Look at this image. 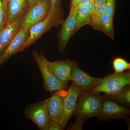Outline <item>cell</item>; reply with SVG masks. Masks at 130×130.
Instances as JSON below:
<instances>
[{"label": "cell", "mask_w": 130, "mask_h": 130, "mask_svg": "<svg viewBox=\"0 0 130 130\" xmlns=\"http://www.w3.org/2000/svg\"><path fill=\"white\" fill-rule=\"evenodd\" d=\"M99 24L100 31L104 32L112 40H113L115 37L113 18L104 13L101 16Z\"/></svg>", "instance_id": "17"}, {"label": "cell", "mask_w": 130, "mask_h": 130, "mask_svg": "<svg viewBox=\"0 0 130 130\" xmlns=\"http://www.w3.org/2000/svg\"><path fill=\"white\" fill-rule=\"evenodd\" d=\"M74 60L70 59L51 62L48 61L47 66L57 79L67 88L70 81Z\"/></svg>", "instance_id": "12"}, {"label": "cell", "mask_w": 130, "mask_h": 130, "mask_svg": "<svg viewBox=\"0 0 130 130\" xmlns=\"http://www.w3.org/2000/svg\"><path fill=\"white\" fill-rule=\"evenodd\" d=\"M25 115L39 129L48 130L50 119L46 100L28 105L26 108Z\"/></svg>", "instance_id": "6"}, {"label": "cell", "mask_w": 130, "mask_h": 130, "mask_svg": "<svg viewBox=\"0 0 130 130\" xmlns=\"http://www.w3.org/2000/svg\"><path fill=\"white\" fill-rule=\"evenodd\" d=\"M103 98L113 101L123 106L129 108L130 107V86L128 85L119 92L112 95L101 96Z\"/></svg>", "instance_id": "16"}, {"label": "cell", "mask_w": 130, "mask_h": 130, "mask_svg": "<svg viewBox=\"0 0 130 130\" xmlns=\"http://www.w3.org/2000/svg\"><path fill=\"white\" fill-rule=\"evenodd\" d=\"M62 126L60 123L50 120L49 123L48 130H63Z\"/></svg>", "instance_id": "25"}, {"label": "cell", "mask_w": 130, "mask_h": 130, "mask_svg": "<svg viewBox=\"0 0 130 130\" xmlns=\"http://www.w3.org/2000/svg\"><path fill=\"white\" fill-rule=\"evenodd\" d=\"M102 98V108L101 113L97 117L99 120L108 121L113 120L121 119L127 120L128 119L130 114L129 108L123 106L112 100Z\"/></svg>", "instance_id": "7"}, {"label": "cell", "mask_w": 130, "mask_h": 130, "mask_svg": "<svg viewBox=\"0 0 130 130\" xmlns=\"http://www.w3.org/2000/svg\"><path fill=\"white\" fill-rule=\"evenodd\" d=\"M63 19L50 9L48 14L43 21L32 25L29 29V34L21 47L20 52L24 51L52 27H56L62 24Z\"/></svg>", "instance_id": "3"}, {"label": "cell", "mask_w": 130, "mask_h": 130, "mask_svg": "<svg viewBox=\"0 0 130 130\" xmlns=\"http://www.w3.org/2000/svg\"><path fill=\"white\" fill-rule=\"evenodd\" d=\"M82 90L72 82L68 89L67 94L64 101L63 115L60 124L64 130L70 118L73 116L77 101Z\"/></svg>", "instance_id": "9"}, {"label": "cell", "mask_w": 130, "mask_h": 130, "mask_svg": "<svg viewBox=\"0 0 130 130\" xmlns=\"http://www.w3.org/2000/svg\"><path fill=\"white\" fill-rule=\"evenodd\" d=\"M51 7L50 10L59 16L63 17V12L61 9V0H50Z\"/></svg>", "instance_id": "22"}, {"label": "cell", "mask_w": 130, "mask_h": 130, "mask_svg": "<svg viewBox=\"0 0 130 130\" xmlns=\"http://www.w3.org/2000/svg\"><path fill=\"white\" fill-rule=\"evenodd\" d=\"M6 24V13L2 0H0V31Z\"/></svg>", "instance_id": "24"}, {"label": "cell", "mask_w": 130, "mask_h": 130, "mask_svg": "<svg viewBox=\"0 0 130 130\" xmlns=\"http://www.w3.org/2000/svg\"><path fill=\"white\" fill-rule=\"evenodd\" d=\"M39 1V0H27L29 7L33 6Z\"/></svg>", "instance_id": "27"}, {"label": "cell", "mask_w": 130, "mask_h": 130, "mask_svg": "<svg viewBox=\"0 0 130 130\" xmlns=\"http://www.w3.org/2000/svg\"><path fill=\"white\" fill-rule=\"evenodd\" d=\"M102 105V98L100 94L82 90L73 114L76 117V121L67 129H82L83 125L87 120L98 116L101 111Z\"/></svg>", "instance_id": "1"}, {"label": "cell", "mask_w": 130, "mask_h": 130, "mask_svg": "<svg viewBox=\"0 0 130 130\" xmlns=\"http://www.w3.org/2000/svg\"><path fill=\"white\" fill-rule=\"evenodd\" d=\"M29 28L24 27L20 28L13 40L0 56V66L15 54L20 52L21 47L29 34Z\"/></svg>", "instance_id": "13"}, {"label": "cell", "mask_w": 130, "mask_h": 130, "mask_svg": "<svg viewBox=\"0 0 130 130\" xmlns=\"http://www.w3.org/2000/svg\"><path fill=\"white\" fill-rule=\"evenodd\" d=\"M106 0H93L94 11L91 16V26L94 29L100 30V19L104 13V8Z\"/></svg>", "instance_id": "18"}, {"label": "cell", "mask_w": 130, "mask_h": 130, "mask_svg": "<svg viewBox=\"0 0 130 130\" xmlns=\"http://www.w3.org/2000/svg\"><path fill=\"white\" fill-rule=\"evenodd\" d=\"M102 79L90 76L80 69L77 61H73L70 81L82 90H90L100 84Z\"/></svg>", "instance_id": "10"}, {"label": "cell", "mask_w": 130, "mask_h": 130, "mask_svg": "<svg viewBox=\"0 0 130 130\" xmlns=\"http://www.w3.org/2000/svg\"><path fill=\"white\" fill-rule=\"evenodd\" d=\"M29 7L27 0H8L7 6L6 24L23 17Z\"/></svg>", "instance_id": "15"}, {"label": "cell", "mask_w": 130, "mask_h": 130, "mask_svg": "<svg viewBox=\"0 0 130 130\" xmlns=\"http://www.w3.org/2000/svg\"><path fill=\"white\" fill-rule=\"evenodd\" d=\"M77 5L78 6L83 7L87 8L90 13L92 16L94 11L93 0H81V1Z\"/></svg>", "instance_id": "23"}, {"label": "cell", "mask_w": 130, "mask_h": 130, "mask_svg": "<svg viewBox=\"0 0 130 130\" xmlns=\"http://www.w3.org/2000/svg\"><path fill=\"white\" fill-rule=\"evenodd\" d=\"M32 55L34 59L37 63L43 79V88L47 92L53 93L54 91L60 90H66L67 88L50 70L47 66V59L43 53H38L37 51H32Z\"/></svg>", "instance_id": "4"}, {"label": "cell", "mask_w": 130, "mask_h": 130, "mask_svg": "<svg viewBox=\"0 0 130 130\" xmlns=\"http://www.w3.org/2000/svg\"><path fill=\"white\" fill-rule=\"evenodd\" d=\"M8 1V0H2L3 5V7H4V9H5V11H6V13L7 6Z\"/></svg>", "instance_id": "28"}, {"label": "cell", "mask_w": 130, "mask_h": 130, "mask_svg": "<svg viewBox=\"0 0 130 130\" xmlns=\"http://www.w3.org/2000/svg\"><path fill=\"white\" fill-rule=\"evenodd\" d=\"M78 7L70 9V13L58 32V50L61 54L64 52L66 47L70 38L75 33L76 27V20Z\"/></svg>", "instance_id": "8"}, {"label": "cell", "mask_w": 130, "mask_h": 130, "mask_svg": "<svg viewBox=\"0 0 130 130\" xmlns=\"http://www.w3.org/2000/svg\"><path fill=\"white\" fill-rule=\"evenodd\" d=\"M81 1V0H71L70 3V9L76 7Z\"/></svg>", "instance_id": "26"}, {"label": "cell", "mask_w": 130, "mask_h": 130, "mask_svg": "<svg viewBox=\"0 0 130 130\" xmlns=\"http://www.w3.org/2000/svg\"><path fill=\"white\" fill-rule=\"evenodd\" d=\"M112 66L114 73H121L126 70H130V63L125 59L120 57H116L112 61Z\"/></svg>", "instance_id": "20"}, {"label": "cell", "mask_w": 130, "mask_h": 130, "mask_svg": "<svg viewBox=\"0 0 130 130\" xmlns=\"http://www.w3.org/2000/svg\"><path fill=\"white\" fill-rule=\"evenodd\" d=\"M65 89L55 91L46 99V105L50 120L60 123L63 115L64 101L67 91Z\"/></svg>", "instance_id": "11"}, {"label": "cell", "mask_w": 130, "mask_h": 130, "mask_svg": "<svg viewBox=\"0 0 130 130\" xmlns=\"http://www.w3.org/2000/svg\"><path fill=\"white\" fill-rule=\"evenodd\" d=\"M77 6L78 9L77 13L75 32L84 26L90 25L91 22V14L89 10L86 8Z\"/></svg>", "instance_id": "19"}, {"label": "cell", "mask_w": 130, "mask_h": 130, "mask_svg": "<svg viewBox=\"0 0 130 130\" xmlns=\"http://www.w3.org/2000/svg\"><path fill=\"white\" fill-rule=\"evenodd\" d=\"M22 17L16 19L11 23L7 24L0 31V56L21 28Z\"/></svg>", "instance_id": "14"}, {"label": "cell", "mask_w": 130, "mask_h": 130, "mask_svg": "<svg viewBox=\"0 0 130 130\" xmlns=\"http://www.w3.org/2000/svg\"><path fill=\"white\" fill-rule=\"evenodd\" d=\"M130 85V70L126 72L109 74L103 78L101 83L89 91L96 94L103 93L112 95L120 91L125 86Z\"/></svg>", "instance_id": "2"}, {"label": "cell", "mask_w": 130, "mask_h": 130, "mask_svg": "<svg viewBox=\"0 0 130 130\" xmlns=\"http://www.w3.org/2000/svg\"><path fill=\"white\" fill-rule=\"evenodd\" d=\"M116 0L105 1L104 13L113 18L115 13Z\"/></svg>", "instance_id": "21"}, {"label": "cell", "mask_w": 130, "mask_h": 130, "mask_svg": "<svg viewBox=\"0 0 130 130\" xmlns=\"http://www.w3.org/2000/svg\"><path fill=\"white\" fill-rule=\"evenodd\" d=\"M50 7V0H39L33 6L29 7L22 17L21 28L30 27L43 21L47 16Z\"/></svg>", "instance_id": "5"}]
</instances>
